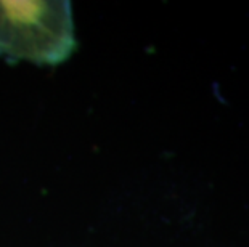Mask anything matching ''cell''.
Masks as SVG:
<instances>
[{"label":"cell","instance_id":"6da1fadb","mask_svg":"<svg viewBox=\"0 0 249 247\" xmlns=\"http://www.w3.org/2000/svg\"><path fill=\"white\" fill-rule=\"evenodd\" d=\"M76 49L72 10L61 0H0V56L60 65Z\"/></svg>","mask_w":249,"mask_h":247}]
</instances>
